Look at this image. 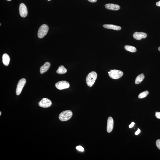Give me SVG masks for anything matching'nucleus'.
I'll return each mask as SVG.
<instances>
[{
	"label": "nucleus",
	"mask_w": 160,
	"mask_h": 160,
	"mask_svg": "<svg viewBox=\"0 0 160 160\" xmlns=\"http://www.w3.org/2000/svg\"><path fill=\"white\" fill-rule=\"evenodd\" d=\"M7 0L8 1H11V0Z\"/></svg>",
	"instance_id": "obj_28"
},
{
	"label": "nucleus",
	"mask_w": 160,
	"mask_h": 160,
	"mask_svg": "<svg viewBox=\"0 0 160 160\" xmlns=\"http://www.w3.org/2000/svg\"><path fill=\"white\" fill-rule=\"evenodd\" d=\"M76 149L78 150L81 152H83L84 151V148L81 146H77Z\"/></svg>",
	"instance_id": "obj_19"
},
{
	"label": "nucleus",
	"mask_w": 160,
	"mask_h": 160,
	"mask_svg": "<svg viewBox=\"0 0 160 160\" xmlns=\"http://www.w3.org/2000/svg\"><path fill=\"white\" fill-rule=\"evenodd\" d=\"M97 75L96 72H92L88 74L86 78V82L89 87L92 86L97 78Z\"/></svg>",
	"instance_id": "obj_1"
},
{
	"label": "nucleus",
	"mask_w": 160,
	"mask_h": 160,
	"mask_svg": "<svg viewBox=\"0 0 160 160\" xmlns=\"http://www.w3.org/2000/svg\"><path fill=\"white\" fill-rule=\"evenodd\" d=\"M149 94V92L147 90L144 91L140 93L138 95V98L140 99H143L147 96Z\"/></svg>",
	"instance_id": "obj_18"
},
{
	"label": "nucleus",
	"mask_w": 160,
	"mask_h": 160,
	"mask_svg": "<svg viewBox=\"0 0 160 160\" xmlns=\"http://www.w3.org/2000/svg\"><path fill=\"white\" fill-rule=\"evenodd\" d=\"M39 105L42 107L46 108L51 107L52 103L50 99L47 98H43L39 103Z\"/></svg>",
	"instance_id": "obj_7"
},
{
	"label": "nucleus",
	"mask_w": 160,
	"mask_h": 160,
	"mask_svg": "<svg viewBox=\"0 0 160 160\" xmlns=\"http://www.w3.org/2000/svg\"><path fill=\"white\" fill-rule=\"evenodd\" d=\"M51 64L48 62L45 63L42 66L40 67V72L41 74H43L47 71L50 68L51 66Z\"/></svg>",
	"instance_id": "obj_12"
},
{
	"label": "nucleus",
	"mask_w": 160,
	"mask_h": 160,
	"mask_svg": "<svg viewBox=\"0 0 160 160\" xmlns=\"http://www.w3.org/2000/svg\"><path fill=\"white\" fill-rule=\"evenodd\" d=\"M1 111H0V115L1 116Z\"/></svg>",
	"instance_id": "obj_27"
},
{
	"label": "nucleus",
	"mask_w": 160,
	"mask_h": 160,
	"mask_svg": "<svg viewBox=\"0 0 160 160\" xmlns=\"http://www.w3.org/2000/svg\"><path fill=\"white\" fill-rule=\"evenodd\" d=\"M108 75L110 78L113 79H118L123 76L124 74L121 71L116 70H111L108 72Z\"/></svg>",
	"instance_id": "obj_3"
},
{
	"label": "nucleus",
	"mask_w": 160,
	"mask_h": 160,
	"mask_svg": "<svg viewBox=\"0 0 160 160\" xmlns=\"http://www.w3.org/2000/svg\"><path fill=\"white\" fill-rule=\"evenodd\" d=\"M114 127V120L112 118L109 117L108 118L107 123V131L108 133L112 131Z\"/></svg>",
	"instance_id": "obj_10"
},
{
	"label": "nucleus",
	"mask_w": 160,
	"mask_h": 160,
	"mask_svg": "<svg viewBox=\"0 0 160 160\" xmlns=\"http://www.w3.org/2000/svg\"><path fill=\"white\" fill-rule=\"evenodd\" d=\"M88 0L89 2L92 3L96 2L97 1V0Z\"/></svg>",
	"instance_id": "obj_24"
},
{
	"label": "nucleus",
	"mask_w": 160,
	"mask_h": 160,
	"mask_svg": "<svg viewBox=\"0 0 160 160\" xmlns=\"http://www.w3.org/2000/svg\"><path fill=\"white\" fill-rule=\"evenodd\" d=\"M49 30V27L46 25H42L39 28L38 36L39 38H42L46 35Z\"/></svg>",
	"instance_id": "obj_4"
},
{
	"label": "nucleus",
	"mask_w": 160,
	"mask_h": 160,
	"mask_svg": "<svg viewBox=\"0 0 160 160\" xmlns=\"http://www.w3.org/2000/svg\"><path fill=\"white\" fill-rule=\"evenodd\" d=\"M156 145L158 149L160 150V139H158L156 141Z\"/></svg>",
	"instance_id": "obj_20"
},
{
	"label": "nucleus",
	"mask_w": 160,
	"mask_h": 160,
	"mask_svg": "<svg viewBox=\"0 0 160 160\" xmlns=\"http://www.w3.org/2000/svg\"><path fill=\"white\" fill-rule=\"evenodd\" d=\"M67 72V69L62 65L59 66L56 71L57 73L61 75L64 74L66 73Z\"/></svg>",
	"instance_id": "obj_15"
},
{
	"label": "nucleus",
	"mask_w": 160,
	"mask_h": 160,
	"mask_svg": "<svg viewBox=\"0 0 160 160\" xmlns=\"http://www.w3.org/2000/svg\"><path fill=\"white\" fill-rule=\"evenodd\" d=\"M155 115L157 118L160 119V112H156L155 113Z\"/></svg>",
	"instance_id": "obj_21"
},
{
	"label": "nucleus",
	"mask_w": 160,
	"mask_h": 160,
	"mask_svg": "<svg viewBox=\"0 0 160 160\" xmlns=\"http://www.w3.org/2000/svg\"><path fill=\"white\" fill-rule=\"evenodd\" d=\"M134 125H135V123L134 122H132V123H131V125H129V128H132L134 126Z\"/></svg>",
	"instance_id": "obj_23"
},
{
	"label": "nucleus",
	"mask_w": 160,
	"mask_h": 160,
	"mask_svg": "<svg viewBox=\"0 0 160 160\" xmlns=\"http://www.w3.org/2000/svg\"><path fill=\"white\" fill-rule=\"evenodd\" d=\"M103 27L105 28L115 30H120L121 29V27H120L112 25L106 24L104 25Z\"/></svg>",
	"instance_id": "obj_13"
},
{
	"label": "nucleus",
	"mask_w": 160,
	"mask_h": 160,
	"mask_svg": "<svg viewBox=\"0 0 160 160\" xmlns=\"http://www.w3.org/2000/svg\"><path fill=\"white\" fill-rule=\"evenodd\" d=\"M105 7L108 9L112 10H117L120 9V7L117 4H105Z\"/></svg>",
	"instance_id": "obj_11"
},
{
	"label": "nucleus",
	"mask_w": 160,
	"mask_h": 160,
	"mask_svg": "<svg viewBox=\"0 0 160 160\" xmlns=\"http://www.w3.org/2000/svg\"><path fill=\"white\" fill-rule=\"evenodd\" d=\"M20 14L22 17H26L28 14V10L26 6L23 3L20 4L19 7Z\"/></svg>",
	"instance_id": "obj_8"
},
{
	"label": "nucleus",
	"mask_w": 160,
	"mask_h": 160,
	"mask_svg": "<svg viewBox=\"0 0 160 160\" xmlns=\"http://www.w3.org/2000/svg\"><path fill=\"white\" fill-rule=\"evenodd\" d=\"M156 5L160 7V0L156 2Z\"/></svg>",
	"instance_id": "obj_25"
},
{
	"label": "nucleus",
	"mask_w": 160,
	"mask_h": 160,
	"mask_svg": "<svg viewBox=\"0 0 160 160\" xmlns=\"http://www.w3.org/2000/svg\"><path fill=\"white\" fill-rule=\"evenodd\" d=\"M2 62L4 65L7 66L9 64L10 58L9 56L7 53H4L2 56Z\"/></svg>",
	"instance_id": "obj_14"
},
{
	"label": "nucleus",
	"mask_w": 160,
	"mask_h": 160,
	"mask_svg": "<svg viewBox=\"0 0 160 160\" xmlns=\"http://www.w3.org/2000/svg\"><path fill=\"white\" fill-rule=\"evenodd\" d=\"M140 132H141V131H140V130L139 128H138V130H137V131L135 133V135H138L140 133Z\"/></svg>",
	"instance_id": "obj_22"
},
{
	"label": "nucleus",
	"mask_w": 160,
	"mask_h": 160,
	"mask_svg": "<svg viewBox=\"0 0 160 160\" xmlns=\"http://www.w3.org/2000/svg\"><path fill=\"white\" fill-rule=\"evenodd\" d=\"M158 50L160 51V47L158 48Z\"/></svg>",
	"instance_id": "obj_26"
},
{
	"label": "nucleus",
	"mask_w": 160,
	"mask_h": 160,
	"mask_svg": "<svg viewBox=\"0 0 160 160\" xmlns=\"http://www.w3.org/2000/svg\"><path fill=\"white\" fill-rule=\"evenodd\" d=\"M125 48L126 51L131 52H135L136 51V48L132 46L127 45V46H125Z\"/></svg>",
	"instance_id": "obj_17"
},
{
	"label": "nucleus",
	"mask_w": 160,
	"mask_h": 160,
	"mask_svg": "<svg viewBox=\"0 0 160 160\" xmlns=\"http://www.w3.org/2000/svg\"><path fill=\"white\" fill-rule=\"evenodd\" d=\"M26 82V80L25 78H22L19 80L16 89V93L17 95L19 96Z\"/></svg>",
	"instance_id": "obj_5"
},
{
	"label": "nucleus",
	"mask_w": 160,
	"mask_h": 160,
	"mask_svg": "<svg viewBox=\"0 0 160 160\" xmlns=\"http://www.w3.org/2000/svg\"><path fill=\"white\" fill-rule=\"evenodd\" d=\"M73 113L70 110H66L63 111L59 114V118L61 121H66L71 118Z\"/></svg>",
	"instance_id": "obj_2"
},
{
	"label": "nucleus",
	"mask_w": 160,
	"mask_h": 160,
	"mask_svg": "<svg viewBox=\"0 0 160 160\" xmlns=\"http://www.w3.org/2000/svg\"><path fill=\"white\" fill-rule=\"evenodd\" d=\"M55 86L58 89L62 90L69 88L70 84L66 81H60L55 84Z\"/></svg>",
	"instance_id": "obj_6"
},
{
	"label": "nucleus",
	"mask_w": 160,
	"mask_h": 160,
	"mask_svg": "<svg viewBox=\"0 0 160 160\" xmlns=\"http://www.w3.org/2000/svg\"><path fill=\"white\" fill-rule=\"evenodd\" d=\"M145 78L144 74H141L138 75L136 78L135 80V83L136 84H138L143 81Z\"/></svg>",
	"instance_id": "obj_16"
},
{
	"label": "nucleus",
	"mask_w": 160,
	"mask_h": 160,
	"mask_svg": "<svg viewBox=\"0 0 160 160\" xmlns=\"http://www.w3.org/2000/svg\"><path fill=\"white\" fill-rule=\"evenodd\" d=\"M48 0V1H50V0Z\"/></svg>",
	"instance_id": "obj_29"
},
{
	"label": "nucleus",
	"mask_w": 160,
	"mask_h": 160,
	"mask_svg": "<svg viewBox=\"0 0 160 160\" xmlns=\"http://www.w3.org/2000/svg\"><path fill=\"white\" fill-rule=\"evenodd\" d=\"M133 36L135 40H140L141 39L146 38L147 34L144 32H135L133 35Z\"/></svg>",
	"instance_id": "obj_9"
}]
</instances>
